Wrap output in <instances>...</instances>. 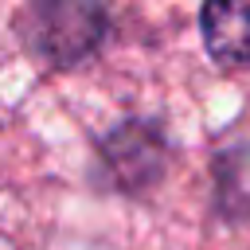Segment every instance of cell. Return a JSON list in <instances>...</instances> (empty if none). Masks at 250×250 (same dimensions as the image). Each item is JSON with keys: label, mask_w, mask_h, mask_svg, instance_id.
I'll return each instance as SVG.
<instances>
[{"label": "cell", "mask_w": 250, "mask_h": 250, "mask_svg": "<svg viewBox=\"0 0 250 250\" xmlns=\"http://www.w3.org/2000/svg\"><path fill=\"white\" fill-rule=\"evenodd\" d=\"M31 20H39V27H31V43L39 55L47 59H59V62H70L78 55H86L98 35H102V8L94 4H43L31 12Z\"/></svg>", "instance_id": "cell-1"}, {"label": "cell", "mask_w": 250, "mask_h": 250, "mask_svg": "<svg viewBox=\"0 0 250 250\" xmlns=\"http://www.w3.org/2000/svg\"><path fill=\"white\" fill-rule=\"evenodd\" d=\"M203 43L223 66H250V0H211L199 12Z\"/></svg>", "instance_id": "cell-2"}]
</instances>
